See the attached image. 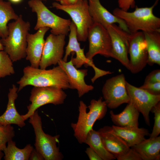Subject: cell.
Here are the masks:
<instances>
[{"label": "cell", "instance_id": "35", "mask_svg": "<svg viewBox=\"0 0 160 160\" xmlns=\"http://www.w3.org/2000/svg\"><path fill=\"white\" fill-rule=\"evenodd\" d=\"M85 153L90 160H103L95 151L90 147L87 148Z\"/></svg>", "mask_w": 160, "mask_h": 160}, {"label": "cell", "instance_id": "24", "mask_svg": "<svg viewBox=\"0 0 160 160\" xmlns=\"http://www.w3.org/2000/svg\"><path fill=\"white\" fill-rule=\"evenodd\" d=\"M148 54L147 64L160 65V32H143Z\"/></svg>", "mask_w": 160, "mask_h": 160}, {"label": "cell", "instance_id": "41", "mask_svg": "<svg viewBox=\"0 0 160 160\" xmlns=\"http://www.w3.org/2000/svg\"><path fill=\"white\" fill-rule=\"evenodd\" d=\"M55 0V1H59V0Z\"/></svg>", "mask_w": 160, "mask_h": 160}, {"label": "cell", "instance_id": "9", "mask_svg": "<svg viewBox=\"0 0 160 160\" xmlns=\"http://www.w3.org/2000/svg\"><path fill=\"white\" fill-rule=\"evenodd\" d=\"M76 30V25L71 21L70 26L69 41L65 47V54L63 60L64 62H67L68 58L71 53L75 52L76 57L74 58L72 57L71 60L73 64L76 68H79L84 65L85 66H91L94 70L95 75L91 79L93 83L100 77L111 73L109 71L103 70L97 68L93 61L90 60L86 57L84 54V49L81 48L80 44L78 41Z\"/></svg>", "mask_w": 160, "mask_h": 160}, {"label": "cell", "instance_id": "32", "mask_svg": "<svg viewBox=\"0 0 160 160\" xmlns=\"http://www.w3.org/2000/svg\"><path fill=\"white\" fill-rule=\"evenodd\" d=\"M140 88L153 95H160V82L144 84Z\"/></svg>", "mask_w": 160, "mask_h": 160}, {"label": "cell", "instance_id": "15", "mask_svg": "<svg viewBox=\"0 0 160 160\" xmlns=\"http://www.w3.org/2000/svg\"><path fill=\"white\" fill-rule=\"evenodd\" d=\"M65 36L50 34L45 41L39 67L46 69L52 65H56L63 59L65 44Z\"/></svg>", "mask_w": 160, "mask_h": 160}, {"label": "cell", "instance_id": "7", "mask_svg": "<svg viewBox=\"0 0 160 160\" xmlns=\"http://www.w3.org/2000/svg\"><path fill=\"white\" fill-rule=\"evenodd\" d=\"M52 6L70 15L76 27L78 41H86L89 29L94 23L89 12L88 0H81L70 5H64L55 2L52 3Z\"/></svg>", "mask_w": 160, "mask_h": 160}, {"label": "cell", "instance_id": "27", "mask_svg": "<svg viewBox=\"0 0 160 160\" xmlns=\"http://www.w3.org/2000/svg\"><path fill=\"white\" fill-rule=\"evenodd\" d=\"M33 148L30 144L27 145L23 149L18 148L15 142L12 140L7 143V145L3 151L5 160H28Z\"/></svg>", "mask_w": 160, "mask_h": 160}, {"label": "cell", "instance_id": "20", "mask_svg": "<svg viewBox=\"0 0 160 160\" xmlns=\"http://www.w3.org/2000/svg\"><path fill=\"white\" fill-rule=\"evenodd\" d=\"M18 88L14 84L9 89L7 108L0 116V124H15L21 128L25 126V121L17 111L15 106V101L18 97Z\"/></svg>", "mask_w": 160, "mask_h": 160}, {"label": "cell", "instance_id": "12", "mask_svg": "<svg viewBox=\"0 0 160 160\" xmlns=\"http://www.w3.org/2000/svg\"><path fill=\"white\" fill-rule=\"evenodd\" d=\"M128 53L129 70L133 73L141 71L147 64L148 54L144 34L142 31L129 33Z\"/></svg>", "mask_w": 160, "mask_h": 160}, {"label": "cell", "instance_id": "33", "mask_svg": "<svg viewBox=\"0 0 160 160\" xmlns=\"http://www.w3.org/2000/svg\"><path fill=\"white\" fill-rule=\"evenodd\" d=\"M160 82V70H153L145 77L144 84Z\"/></svg>", "mask_w": 160, "mask_h": 160}, {"label": "cell", "instance_id": "2", "mask_svg": "<svg viewBox=\"0 0 160 160\" xmlns=\"http://www.w3.org/2000/svg\"><path fill=\"white\" fill-rule=\"evenodd\" d=\"M159 1L156 0L154 4L149 7L136 6L135 10L131 12L116 8L113 10V14L125 22L130 33L138 31L160 32V18L153 13Z\"/></svg>", "mask_w": 160, "mask_h": 160}, {"label": "cell", "instance_id": "25", "mask_svg": "<svg viewBox=\"0 0 160 160\" xmlns=\"http://www.w3.org/2000/svg\"><path fill=\"white\" fill-rule=\"evenodd\" d=\"M92 148L103 160H112L116 159L105 147L98 131L93 129L88 133L84 143Z\"/></svg>", "mask_w": 160, "mask_h": 160}, {"label": "cell", "instance_id": "30", "mask_svg": "<svg viewBox=\"0 0 160 160\" xmlns=\"http://www.w3.org/2000/svg\"><path fill=\"white\" fill-rule=\"evenodd\" d=\"M154 113V124L150 137H156L160 133V103L159 102L153 108Z\"/></svg>", "mask_w": 160, "mask_h": 160}, {"label": "cell", "instance_id": "38", "mask_svg": "<svg viewBox=\"0 0 160 160\" xmlns=\"http://www.w3.org/2000/svg\"><path fill=\"white\" fill-rule=\"evenodd\" d=\"M11 2H12L14 3H17L20 2L22 0H9Z\"/></svg>", "mask_w": 160, "mask_h": 160}, {"label": "cell", "instance_id": "23", "mask_svg": "<svg viewBox=\"0 0 160 160\" xmlns=\"http://www.w3.org/2000/svg\"><path fill=\"white\" fill-rule=\"evenodd\" d=\"M141 156L142 160H159L160 159V137L145 139L131 147Z\"/></svg>", "mask_w": 160, "mask_h": 160}, {"label": "cell", "instance_id": "13", "mask_svg": "<svg viewBox=\"0 0 160 160\" xmlns=\"http://www.w3.org/2000/svg\"><path fill=\"white\" fill-rule=\"evenodd\" d=\"M126 85L131 102L143 115L146 124L150 126L149 114L153 107L160 101V95L151 94L127 81Z\"/></svg>", "mask_w": 160, "mask_h": 160}, {"label": "cell", "instance_id": "31", "mask_svg": "<svg viewBox=\"0 0 160 160\" xmlns=\"http://www.w3.org/2000/svg\"><path fill=\"white\" fill-rule=\"evenodd\" d=\"M116 159L118 160H142L140 155L132 148L124 154L116 157Z\"/></svg>", "mask_w": 160, "mask_h": 160}, {"label": "cell", "instance_id": "36", "mask_svg": "<svg viewBox=\"0 0 160 160\" xmlns=\"http://www.w3.org/2000/svg\"><path fill=\"white\" fill-rule=\"evenodd\" d=\"M29 159L30 160H44V159L42 155L35 149H33L31 153Z\"/></svg>", "mask_w": 160, "mask_h": 160}, {"label": "cell", "instance_id": "4", "mask_svg": "<svg viewBox=\"0 0 160 160\" xmlns=\"http://www.w3.org/2000/svg\"><path fill=\"white\" fill-rule=\"evenodd\" d=\"M8 34L5 38L1 39L4 50L9 55L13 62L26 57L27 37L30 30V22L25 21L21 15L15 21L8 24Z\"/></svg>", "mask_w": 160, "mask_h": 160}, {"label": "cell", "instance_id": "22", "mask_svg": "<svg viewBox=\"0 0 160 160\" xmlns=\"http://www.w3.org/2000/svg\"><path fill=\"white\" fill-rule=\"evenodd\" d=\"M122 112L118 114L110 112L111 120L116 126L138 127L139 112L130 102Z\"/></svg>", "mask_w": 160, "mask_h": 160}, {"label": "cell", "instance_id": "11", "mask_svg": "<svg viewBox=\"0 0 160 160\" xmlns=\"http://www.w3.org/2000/svg\"><path fill=\"white\" fill-rule=\"evenodd\" d=\"M124 75L121 74L107 80L102 91L107 107L115 109L130 102L126 85Z\"/></svg>", "mask_w": 160, "mask_h": 160}, {"label": "cell", "instance_id": "29", "mask_svg": "<svg viewBox=\"0 0 160 160\" xmlns=\"http://www.w3.org/2000/svg\"><path fill=\"white\" fill-rule=\"evenodd\" d=\"M15 135L14 128L11 124H0V150L3 151L7 146V143L12 140Z\"/></svg>", "mask_w": 160, "mask_h": 160}, {"label": "cell", "instance_id": "14", "mask_svg": "<svg viewBox=\"0 0 160 160\" xmlns=\"http://www.w3.org/2000/svg\"><path fill=\"white\" fill-rule=\"evenodd\" d=\"M106 28L111 39L112 57L119 61L129 70V60L128 54L129 33L124 31L116 24L109 25Z\"/></svg>", "mask_w": 160, "mask_h": 160}, {"label": "cell", "instance_id": "21", "mask_svg": "<svg viewBox=\"0 0 160 160\" xmlns=\"http://www.w3.org/2000/svg\"><path fill=\"white\" fill-rule=\"evenodd\" d=\"M97 131L105 147L116 158L124 154L130 148L124 140L118 136L108 131L104 127Z\"/></svg>", "mask_w": 160, "mask_h": 160}, {"label": "cell", "instance_id": "16", "mask_svg": "<svg viewBox=\"0 0 160 160\" xmlns=\"http://www.w3.org/2000/svg\"><path fill=\"white\" fill-rule=\"evenodd\" d=\"M58 64L67 76L70 89H76L79 97L93 89V86L87 84L85 81V77L87 74V69H78L73 65L71 60L65 62L62 59L58 62Z\"/></svg>", "mask_w": 160, "mask_h": 160}, {"label": "cell", "instance_id": "39", "mask_svg": "<svg viewBox=\"0 0 160 160\" xmlns=\"http://www.w3.org/2000/svg\"><path fill=\"white\" fill-rule=\"evenodd\" d=\"M4 49V47L2 44L1 41V39H0V51L3 50Z\"/></svg>", "mask_w": 160, "mask_h": 160}, {"label": "cell", "instance_id": "37", "mask_svg": "<svg viewBox=\"0 0 160 160\" xmlns=\"http://www.w3.org/2000/svg\"><path fill=\"white\" fill-rule=\"evenodd\" d=\"M82 0H59L60 3L64 5H70L75 4Z\"/></svg>", "mask_w": 160, "mask_h": 160}, {"label": "cell", "instance_id": "8", "mask_svg": "<svg viewBox=\"0 0 160 160\" xmlns=\"http://www.w3.org/2000/svg\"><path fill=\"white\" fill-rule=\"evenodd\" d=\"M67 96V94L61 89L52 87H34L31 89L29 98L31 103L27 107V113L22 115V117L25 121L39 108L46 104H62Z\"/></svg>", "mask_w": 160, "mask_h": 160}, {"label": "cell", "instance_id": "5", "mask_svg": "<svg viewBox=\"0 0 160 160\" xmlns=\"http://www.w3.org/2000/svg\"><path fill=\"white\" fill-rule=\"evenodd\" d=\"M29 122L32 125L35 135V149L45 160H61L63 157L57 144L59 142V135L52 136L45 133L42 127L41 119L35 111L29 118Z\"/></svg>", "mask_w": 160, "mask_h": 160}, {"label": "cell", "instance_id": "34", "mask_svg": "<svg viewBox=\"0 0 160 160\" xmlns=\"http://www.w3.org/2000/svg\"><path fill=\"white\" fill-rule=\"evenodd\" d=\"M119 8L125 11L135 7V0H118Z\"/></svg>", "mask_w": 160, "mask_h": 160}, {"label": "cell", "instance_id": "3", "mask_svg": "<svg viewBox=\"0 0 160 160\" xmlns=\"http://www.w3.org/2000/svg\"><path fill=\"white\" fill-rule=\"evenodd\" d=\"M88 107L89 111L87 112V105L83 101H80L77 121L71 124L74 135L80 144L84 143L88 133L93 129L95 121L103 119L107 111V107L102 97L97 100H92Z\"/></svg>", "mask_w": 160, "mask_h": 160}, {"label": "cell", "instance_id": "40", "mask_svg": "<svg viewBox=\"0 0 160 160\" xmlns=\"http://www.w3.org/2000/svg\"><path fill=\"white\" fill-rule=\"evenodd\" d=\"M2 151L0 150V160H1L2 158L4 156V154L1 151Z\"/></svg>", "mask_w": 160, "mask_h": 160}, {"label": "cell", "instance_id": "6", "mask_svg": "<svg viewBox=\"0 0 160 160\" xmlns=\"http://www.w3.org/2000/svg\"><path fill=\"white\" fill-rule=\"evenodd\" d=\"M32 12L37 16L35 30L44 27L51 29V33L67 35L70 31L71 21L62 18L51 11L41 0H30L28 2Z\"/></svg>", "mask_w": 160, "mask_h": 160}, {"label": "cell", "instance_id": "1", "mask_svg": "<svg viewBox=\"0 0 160 160\" xmlns=\"http://www.w3.org/2000/svg\"><path fill=\"white\" fill-rule=\"evenodd\" d=\"M23 75L17 83L18 92L26 86L54 87L63 89H70L67 76L59 65L46 70L35 68L31 66L25 67Z\"/></svg>", "mask_w": 160, "mask_h": 160}, {"label": "cell", "instance_id": "17", "mask_svg": "<svg viewBox=\"0 0 160 160\" xmlns=\"http://www.w3.org/2000/svg\"><path fill=\"white\" fill-rule=\"evenodd\" d=\"M49 29L47 27L41 28L34 34L28 33L27 35L25 57L33 67L39 68L44 44V37Z\"/></svg>", "mask_w": 160, "mask_h": 160}, {"label": "cell", "instance_id": "28", "mask_svg": "<svg viewBox=\"0 0 160 160\" xmlns=\"http://www.w3.org/2000/svg\"><path fill=\"white\" fill-rule=\"evenodd\" d=\"M13 62L4 50L0 51V78L14 74Z\"/></svg>", "mask_w": 160, "mask_h": 160}, {"label": "cell", "instance_id": "42", "mask_svg": "<svg viewBox=\"0 0 160 160\" xmlns=\"http://www.w3.org/2000/svg\"></svg>", "mask_w": 160, "mask_h": 160}, {"label": "cell", "instance_id": "26", "mask_svg": "<svg viewBox=\"0 0 160 160\" xmlns=\"http://www.w3.org/2000/svg\"><path fill=\"white\" fill-rule=\"evenodd\" d=\"M18 17L10 1L0 0V37L1 39L8 36V22L12 20H16Z\"/></svg>", "mask_w": 160, "mask_h": 160}, {"label": "cell", "instance_id": "18", "mask_svg": "<svg viewBox=\"0 0 160 160\" xmlns=\"http://www.w3.org/2000/svg\"><path fill=\"white\" fill-rule=\"evenodd\" d=\"M87 0L89 12L94 23H99L105 28L109 25L117 23L123 30L130 33L125 22L110 12L100 0Z\"/></svg>", "mask_w": 160, "mask_h": 160}, {"label": "cell", "instance_id": "10", "mask_svg": "<svg viewBox=\"0 0 160 160\" xmlns=\"http://www.w3.org/2000/svg\"><path fill=\"white\" fill-rule=\"evenodd\" d=\"M88 38L89 48L85 56L88 60L93 61V57L97 54L112 57L111 38L108 31L103 26L93 23L89 29Z\"/></svg>", "mask_w": 160, "mask_h": 160}, {"label": "cell", "instance_id": "19", "mask_svg": "<svg viewBox=\"0 0 160 160\" xmlns=\"http://www.w3.org/2000/svg\"><path fill=\"white\" fill-rule=\"evenodd\" d=\"M104 127L108 131L121 138L130 148L138 144L149 135L148 130L144 128L116 125Z\"/></svg>", "mask_w": 160, "mask_h": 160}]
</instances>
